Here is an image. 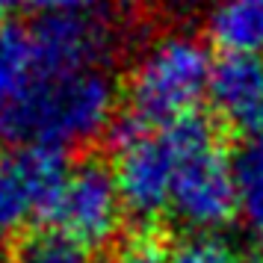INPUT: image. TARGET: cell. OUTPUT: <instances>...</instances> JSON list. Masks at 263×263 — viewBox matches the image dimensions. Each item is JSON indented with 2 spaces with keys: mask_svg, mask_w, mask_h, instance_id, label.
<instances>
[{
  "mask_svg": "<svg viewBox=\"0 0 263 263\" xmlns=\"http://www.w3.org/2000/svg\"><path fill=\"white\" fill-rule=\"evenodd\" d=\"M12 3H15V0H0V18H3V15L12 9Z\"/></svg>",
  "mask_w": 263,
  "mask_h": 263,
  "instance_id": "obj_15",
  "label": "cell"
},
{
  "mask_svg": "<svg viewBox=\"0 0 263 263\" xmlns=\"http://www.w3.org/2000/svg\"><path fill=\"white\" fill-rule=\"evenodd\" d=\"M166 263H234V251L219 234H190L168 251Z\"/></svg>",
  "mask_w": 263,
  "mask_h": 263,
  "instance_id": "obj_11",
  "label": "cell"
},
{
  "mask_svg": "<svg viewBox=\"0 0 263 263\" xmlns=\"http://www.w3.org/2000/svg\"><path fill=\"white\" fill-rule=\"evenodd\" d=\"M0 263H9V254H6V249H3V242H0Z\"/></svg>",
  "mask_w": 263,
  "mask_h": 263,
  "instance_id": "obj_16",
  "label": "cell"
},
{
  "mask_svg": "<svg viewBox=\"0 0 263 263\" xmlns=\"http://www.w3.org/2000/svg\"><path fill=\"white\" fill-rule=\"evenodd\" d=\"M246 263H263V257H251V260H246Z\"/></svg>",
  "mask_w": 263,
  "mask_h": 263,
  "instance_id": "obj_17",
  "label": "cell"
},
{
  "mask_svg": "<svg viewBox=\"0 0 263 263\" xmlns=\"http://www.w3.org/2000/svg\"><path fill=\"white\" fill-rule=\"evenodd\" d=\"M166 257L168 254L157 246L154 239L139 237V239H133V242H127L109 263H166Z\"/></svg>",
  "mask_w": 263,
  "mask_h": 263,
  "instance_id": "obj_12",
  "label": "cell"
},
{
  "mask_svg": "<svg viewBox=\"0 0 263 263\" xmlns=\"http://www.w3.org/2000/svg\"><path fill=\"white\" fill-rule=\"evenodd\" d=\"M175 127L180 154L172 180L168 210L192 234H216L237 216L231 157L216 139L213 124L201 116L178 119Z\"/></svg>",
  "mask_w": 263,
  "mask_h": 263,
  "instance_id": "obj_3",
  "label": "cell"
},
{
  "mask_svg": "<svg viewBox=\"0 0 263 263\" xmlns=\"http://www.w3.org/2000/svg\"><path fill=\"white\" fill-rule=\"evenodd\" d=\"M109 133L116 145V183L124 213L151 222L168 210L180 154L178 127L175 121L166 127H145L130 116H121L112 121Z\"/></svg>",
  "mask_w": 263,
  "mask_h": 263,
  "instance_id": "obj_4",
  "label": "cell"
},
{
  "mask_svg": "<svg viewBox=\"0 0 263 263\" xmlns=\"http://www.w3.org/2000/svg\"><path fill=\"white\" fill-rule=\"evenodd\" d=\"M213 57L201 39L168 33L157 39L133 65L127 80L130 119L145 127H166L195 116V107L210 92Z\"/></svg>",
  "mask_w": 263,
  "mask_h": 263,
  "instance_id": "obj_2",
  "label": "cell"
},
{
  "mask_svg": "<svg viewBox=\"0 0 263 263\" xmlns=\"http://www.w3.org/2000/svg\"><path fill=\"white\" fill-rule=\"evenodd\" d=\"M210 39L225 53H263V0H219L207 21Z\"/></svg>",
  "mask_w": 263,
  "mask_h": 263,
  "instance_id": "obj_8",
  "label": "cell"
},
{
  "mask_svg": "<svg viewBox=\"0 0 263 263\" xmlns=\"http://www.w3.org/2000/svg\"><path fill=\"white\" fill-rule=\"evenodd\" d=\"M121 9H139V6H145V0H116Z\"/></svg>",
  "mask_w": 263,
  "mask_h": 263,
  "instance_id": "obj_14",
  "label": "cell"
},
{
  "mask_svg": "<svg viewBox=\"0 0 263 263\" xmlns=\"http://www.w3.org/2000/svg\"><path fill=\"white\" fill-rule=\"evenodd\" d=\"M234 190H237V213L251 228L263 231V130L237 148L231 157Z\"/></svg>",
  "mask_w": 263,
  "mask_h": 263,
  "instance_id": "obj_9",
  "label": "cell"
},
{
  "mask_svg": "<svg viewBox=\"0 0 263 263\" xmlns=\"http://www.w3.org/2000/svg\"><path fill=\"white\" fill-rule=\"evenodd\" d=\"M50 225L83 242L86 249L107 246L119 234L124 204L119 195L116 172L101 160H83L68 172L53 207L48 210Z\"/></svg>",
  "mask_w": 263,
  "mask_h": 263,
  "instance_id": "obj_5",
  "label": "cell"
},
{
  "mask_svg": "<svg viewBox=\"0 0 263 263\" xmlns=\"http://www.w3.org/2000/svg\"><path fill=\"white\" fill-rule=\"evenodd\" d=\"M45 9H92L95 0H36Z\"/></svg>",
  "mask_w": 263,
  "mask_h": 263,
  "instance_id": "obj_13",
  "label": "cell"
},
{
  "mask_svg": "<svg viewBox=\"0 0 263 263\" xmlns=\"http://www.w3.org/2000/svg\"><path fill=\"white\" fill-rule=\"evenodd\" d=\"M225 119L263 130V60L246 53H225L213 62L210 92Z\"/></svg>",
  "mask_w": 263,
  "mask_h": 263,
  "instance_id": "obj_7",
  "label": "cell"
},
{
  "mask_svg": "<svg viewBox=\"0 0 263 263\" xmlns=\"http://www.w3.org/2000/svg\"><path fill=\"white\" fill-rule=\"evenodd\" d=\"M68 157L53 148L0 151V239L18 234L30 219L48 216L68 178Z\"/></svg>",
  "mask_w": 263,
  "mask_h": 263,
  "instance_id": "obj_6",
  "label": "cell"
},
{
  "mask_svg": "<svg viewBox=\"0 0 263 263\" xmlns=\"http://www.w3.org/2000/svg\"><path fill=\"white\" fill-rule=\"evenodd\" d=\"M9 263H95L92 251L83 242L71 239L57 228H45L36 234H27L15 246Z\"/></svg>",
  "mask_w": 263,
  "mask_h": 263,
  "instance_id": "obj_10",
  "label": "cell"
},
{
  "mask_svg": "<svg viewBox=\"0 0 263 263\" xmlns=\"http://www.w3.org/2000/svg\"><path fill=\"white\" fill-rule=\"evenodd\" d=\"M116 80L107 68L45 74L24 101L0 121L6 148H80L116 121Z\"/></svg>",
  "mask_w": 263,
  "mask_h": 263,
  "instance_id": "obj_1",
  "label": "cell"
}]
</instances>
